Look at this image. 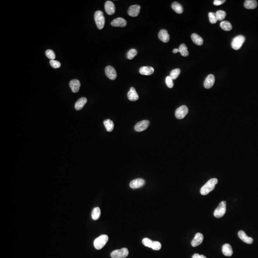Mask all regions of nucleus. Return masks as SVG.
Listing matches in <instances>:
<instances>
[{
  "instance_id": "1",
  "label": "nucleus",
  "mask_w": 258,
  "mask_h": 258,
  "mask_svg": "<svg viewBox=\"0 0 258 258\" xmlns=\"http://www.w3.org/2000/svg\"><path fill=\"white\" fill-rule=\"evenodd\" d=\"M217 183H218V180L217 178H214L210 179L201 188V194L203 195H207V194H209L210 192H211L212 190L214 189L215 185L217 184Z\"/></svg>"
},
{
  "instance_id": "2",
  "label": "nucleus",
  "mask_w": 258,
  "mask_h": 258,
  "mask_svg": "<svg viewBox=\"0 0 258 258\" xmlns=\"http://www.w3.org/2000/svg\"><path fill=\"white\" fill-rule=\"evenodd\" d=\"M95 22L99 29L101 30L103 28L105 25V19L103 13L101 11H97L94 14Z\"/></svg>"
},
{
  "instance_id": "3",
  "label": "nucleus",
  "mask_w": 258,
  "mask_h": 258,
  "mask_svg": "<svg viewBox=\"0 0 258 258\" xmlns=\"http://www.w3.org/2000/svg\"><path fill=\"white\" fill-rule=\"evenodd\" d=\"M226 212V202L223 201L218 205L214 212V216L216 218L223 217Z\"/></svg>"
},
{
  "instance_id": "4",
  "label": "nucleus",
  "mask_w": 258,
  "mask_h": 258,
  "mask_svg": "<svg viewBox=\"0 0 258 258\" xmlns=\"http://www.w3.org/2000/svg\"><path fill=\"white\" fill-rule=\"evenodd\" d=\"M108 236L107 235H102L95 239L94 246L97 249H100L106 245L108 241Z\"/></svg>"
},
{
  "instance_id": "5",
  "label": "nucleus",
  "mask_w": 258,
  "mask_h": 258,
  "mask_svg": "<svg viewBox=\"0 0 258 258\" xmlns=\"http://www.w3.org/2000/svg\"><path fill=\"white\" fill-rule=\"evenodd\" d=\"M245 38L243 35H239L237 37H235L232 41V48L233 49L236 50L242 48V45L243 44V43L245 42Z\"/></svg>"
},
{
  "instance_id": "6",
  "label": "nucleus",
  "mask_w": 258,
  "mask_h": 258,
  "mask_svg": "<svg viewBox=\"0 0 258 258\" xmlns=\"http://www.w3.org/2000/svg\"><path fill=\"white\" fill-rule=\"evenodd\" d=\"M128 255L129 250L125 248L114 250L110 254V256L112 258H125Z\"/></svg>"
},
{
  "instance_id": "7",
  "label": "nucleus",
  "mask_w": 258,
  "mask_h": 258,
  "mask_svg": "<svg viewBox=\"0 0 258 258\" xmlns=\"http://www.w3.org/2000/svg\"><path fill=\"white\" fill-rule=\"evenodd\" d=\"M188 113V109L185 105L179 107L175 111V115L178 119H182L185 117Z\"/></svg>"
},
{
  "instance_id": "8",
  "label": "nucleus",
  "mask_w": 258,
  "mask_h": 258,
  "mask_svg": "<svg viewBox=\"0 0 258 258\" xmlns=\"http://www.w3.org/2000/svg\"><path fill=\"white\" fill-rule=\"evenodd\" d=\"M150 122L148 120H143L137 123L135 126V130L137 132H141L146 130L149 127Z\"/></svg>"
},
{
  "instance_id": "9",
  "label": "nucleus",
  "mask_w": 258,
  "mask_h": 258,
  "mask_svg": "<svg viewBox=\"0 0 258 258\" xmlns=\"http://www.w3.org/2000/svg\"><path fill=\"white\" fill-rule=\"evenodd\" d=\"M105 74L107 77L109 78L110 80H114L116 79L117 77V73L114 68L110 66H108L106 67L105 70Z\"/></svg>"
},
{
  "instance_id": "10",
  "label": "nucleus",
  "mask_w": 258,
  "mask_h": 258,
  "mask_svg": "<svg viewBox=\"0 0 258 258\" xmlns=\"http://www.w3.org/2000/svg\"><path fill=\"white\" fill-rule=\"evenodd\" d=\"M145 184V181L142 178L135 179L132 180L130 184V186L131 188L136 189L141 188Z\"/></svg>"
},
{
  "instance_id": "11",
  "label": "nucleus",
  "mask_w": 258,
  "mask_h": 258,
  "mask_svg": "<svg viewBox=\"0 0 258 258\" xmlns=\"http://www.w3.org/2000/svg\"><path fill=\"white\" fill-rule=\"evenodd\" d=\"M141 6L139 5H133L128 10V14L131 17H136L140 12Z\"/></svg>"
},
{
  "instance_id": "12",
  "label": "nucleus",
  "mask_w": 258,
  "mask_h": 258,
  "mask_svg": "<svg viewBox=\"0 0 258 258\" xmlns=\"http://www.w3.org/2000/svg\"><path fill=\"white\" fill-rule=\"evenodd\" d=\"M204 239V236L201 233H197L195 236L194 238L191 242V245L193 247H195L200 245Z\"/></svg>"
},
{
  "instance_id": "13",
  "label": "nucleus",
  "mask_w": 258,
  "mask_h": 258,
  "mask_svg": "<svg viewBox=\"0 0 258 258\" xmlns=\"http://www.w3.org/2000/svg\"><path fill=\"white\" fill-rule=\"evenodd\" d=\"M215 76L212 74H210L206 78L204 81V87L207 89L211 88L215 83Z\"/></svg>"
},
{
  "instance_id": "14",
  "label": "nucleus",
  "mask_w": 258,
  "mask_h": 258,
  "mask_svg": "<svg viewBox=\"0 0 258 258\" xmlns=\"http://www.w3.org/2000/svg\"><path fill=\"white\" fill-rule=\"evenodd\" d=\"M127 24V21L123 18H117L116 19L113 20L111 22V25L114 27H126Z\"/></svg>"
},
{
  "instance_id": "15",
  "label": "nucleus",
  "mask_w": 258,
  "mask_h": 258,
  "mask_svg": "<svg viewBox=\"0 0 258 258\" xmlns=\"http://www.w3.org/2000/svg\"><path fill=\"white\" fill-rule=\"evenodd\" d=\"M238 235L240 239L246 243L250 244L253 242V239L252 238L249 237L246 235L245 232L243 231H240L238 233Z\"/></svg>"
},
{
  "instance_id": "16",
  "label": "nucleus",
  "mask_w": 258,
  "mask_h": 258,
  "mask_svg": "<svg viewBox=\"0 0 258 258\" xmlns=\"http://www.w3.org/2000/svg\"><path fill=\"white\" fill-rule=\"evenodd\" d=\"M105 9L107 14L113 15L115 12V6L113 2L108 1L105 2Z\"/></svg>"
},
{
  "instance_id": "17",
  "label": "nucleus",
  "mask_w": 258,
  "mask_h": 258,
  "mask_svg": "<svg viewBox=\"0 0 258 258\" xmlns=\"http://www.w3.org/2000/svg\"><path fill=\"white\" fill-rule=\"evenodd\" d=\"M127 97L129 100L131 102H135L139 99V96L136 91L134 88L131 87L127 94Z\"/></svg>"
},
{
  "instance_id": "18",
  "label": "nucleus",
  "mask_w": 258,
  "mask_h": 258,
  "mask_svg": "<svg viewBox=\"0 0 258 258\" xmlns=\"http://www.w3.org/2000/svg\"><path fill=\"white\" fill-rule=\"evenodd\" d=\"M159 39L164 43H167L170 40V35L168 33L167 31L165 29H162L158 34Z\"/></svg>"
},
{
  "instance_id": "19",
  "label": "nucleus",
  "mask_w": 258,
  "mask_h": 258,
  "mask_svg": "<svg viewBox=\"0 0 258 258\" xmlns=\"http://www.w3.org/2000/svg\"><path fill=\"white\" fill-rule=\"evenodd\" d=\"M70 87L72 92L74 93H77L80 90L81 87V82L77 80H72L70 83Z\"/></svg>"
},
{
  "instance_id": "20",
  "label": "nucleus",
  "mask_w": 258,
  "mask_h": 258,
  "mask_svg": "<svg viewBox=\"0 0 258 258\" xmlns=\"http://www.w3.org/2000/svg\"><path fill=\"white\" fill-rule=\"evenodd\" d=\"M155 70L151 66H142L139 70V72L141 75L149 76L154 73Z\"/></svg>"
},
{
  "instance_id": "21",
  "label": "nucleus",
  "mask_w": 258,
  "mask_h": 258,
  "mask_svg": "<svg viewBox=\"0 0 258 258\" xmlns=\"http://www.w3.org/2000/svg\"><path fill=\"white\" fill-rule=\"evenodd\" d=\"M222 253L225 256L231 257L233 253L232 248L231 245L229 244H225L222 246Z\"/></svg>"
},
{
  "instance_id": "22",
  "label": "nucleus",
  "mask_w": 258,
  "mask_h": 258,
  "mask_svg": "<svg viewBox=\"0 0 258 258\" xmlns=\"http://www.w3.org/2000/svg\"><path fill=\"white\" fill-rule=\"evenodd\" d=\"M87 99L85 97L81 98L78 99L75 104V109L80 110L83 108L84 105L87 102Z\"/></svg>"
},
{
  "instance_id": "23",
  "label": "nucleus",
  "mask_w": 258,
  "mask_h": 258,
  "mask_svg": "<svg viewBox=\"0 0 258 258\" xmlns=\"http://www.w3.org/2000/svg\"><path fill=\"white\" fill-rule=\"evenodd\" d=\"M257 6V2L255 0H246L244 2V7L246 9H255Z\"/></svg>"
},
{
  "instance_id": "24",
  "label": "nucleus",
  "mask_w": 258,
  "mask_h": 258,
  "mask_svg": "<svg viewBox=\"0 0 258 258\" xmlns=\"http://www.w3.org/2000/svg\"><path fill=\"white\" fill-rule=\"evenodd\" d=\"M191 38L195 44L198 45H202L203 44V39L199 34H193L191 35Z\"/></svg>"
},
{
  "instance_id": "25",
  "label": "nucleus",
  "mask_w": 258,
  "mask_h": 258,
  "mask_svg": "<svg viewBox=\"0 0 258 258\" xmlns=\"http://www.w3.org/2000/svg\"><path fill=\"white\" fill-rule=\"evenodd\" d=\"M172 8L175 12L178 14H181L183 12V7L182 5L178 2H174L172 3Z\"/></svg>"
},
{
  "instance_id": "26",
  "label": "nucleus",
  "mask_w": 258,
  "mask_h": 258,
  "mask_svg": "<svg viewBox=\"0 0 258 258\" xmlns=\"http://www.w3.org/2000/svg\"><path fill=\"white\" fill-rule=\"evenodd\" d=\"M104 125L108 132H111L113 131L114 125L113 122L112 120L109 119L106 120L104 121Z\"/></svg>"
},
{
  "instance_id": "27",
  "label": "nucleus",
  "mask_w": 258,
  "mask_h": 258,
  "mask_svg": "<svg viewBox=\"0 0 258 258\" xmlns=\"http://www.w3.org/2000/svg\"><path fill=\"white\" fill-rule=\"evenodd\" d=\"M220 26L223 30L226 31H231L232 28L231 23L227 21H222L220 23Z\"/></svg>"
},
{
  "instance_id": "28",
  "label": "nucleus",
  "mask_w": 258,
  "mask_h": 258,
  "mask_svg": "<svg viewBox=\"0 0 258 258\" xmlns=\"http://www.w3.org/2000/svg\"><path fill=\"white\" fill-rule=\"evenodd\" d=\"M100 215H101V211H100L99 207H96L93 210L91 214L92 218L93 220H98L100 217Z\"/></svg>"
},
{
  "instance_id": "29",
  "label": "nucleus",
  "mask_w": 258,
  "mask_h": 258,
  "mask_svg": "<svg viewBox=\"0 0 258 258\" xmlns=\"http://www.w3.org/2000/svg\"><path fill=\"white\" fill-rule=\"evenodd\" d=\"M179 52L181 53V55L183 56H188L189 55V52L188 50V48L184 44H182L179 48Z\"/></svg>"
},
{
  "instance_id": "30",
  "label": "nucleus",
  "mask_w": 258,
  "mask_h": 258,
  "mask_svg": "<svg viewBox=\"0 0 258 258\" xmlns=\"http://www.w3.org/2000/svg\"><path fill=\"white\" fill-rule=\"evenodd\" d=\"M216 13V16L217 21H222L226 16V13L222 10L217 11L216 13Z\"/></svg>"
},
{
  "instance_id": "31",
  "label": "nucleus",
  "mask_w": 258,
  "mask_h": 258,
  "mask_svg": "<svg viewBox=\"0 0 258 258\" xmlns=\"http://www.w3.org/2000/svg\"><path fill=\"white\" fill-rule=\"evenodd\" d=\"M180 70L179 69H176L173 70L170 73V77L172 78V80H175L177 79V77L179 76V75H180Z\"/></svg>"
},
{
  "instance_id": "32",
  "label": "nucleus",
  "mask_w": 258,
  "mask_h": 258,
  "mask_svg": "<svg viewBox=\"0 0 258 258\" xmlns=\"http://www.w3.org/2000/svg\"><path fill=\"white\" fill-rule=\"evenodd\" d=\"M137 51L135 49H131L128 51L127 54V57L129 59L131 60L137 55Z\"/></svg>"
},
{
  "instance_id": "33",
  "label": "nucleus",
  "mask_w": 258,
  "mask_h": 258,
  "mask_svg": "<svg viewBox=\"0 0 258 258\" xmlns=\"http://www.w3.org/2000/svg\"><path fill=\"white\" fill-rule=\"evenodd\" d=\"M209 20L210 22L212 24H215L217 22V19L216 13H214L210 12L209 14Z\"/></svg>"
},
{
  "instance_id": "34",
  "label": "nucleus",
  "mask_w": 258,
  "mask_h": 258,
  "mask_svg": "<svg viewBox=\"0 0 258 258\" xmlns=\"http://www.w3.org/2000/svg\"><path fill=\"white\" fill-rule=\"evenodd\" d=\"M45 55L48 59L51 60H54L56 58V55L54 52L52 50H47L45 51Z\"/></svg>"
},
{
  "instance_id": "35",
  "label": "nucleus",
  "mask_w": 258,
  "mask_h": 258,
  "mask_svg": "<svg viewBox=\"0 0 258 258\" xmlns=\"http://www.w3.org/2000/svg\"><path fill=\"white\" fill-rule=\"evenodd\" d=\"M152 242L153 241H152L149 238H143L142 239V242L143 245H145L146 247H149L150 248H152Z\"/></svg>"
},
{
  "instance_id": "36",
  "label": "nucleus",
  "mask_w": 258,
  "mask_h": 258,
  "mask_svg": "<svg viewBox=\"0 0 258 258\" xmlns=\"http://www.w3.org/2000/svg\"><path fill=\"white\" fill-rule=\"evenodd\" d=\"M50 64L51 66L54 69H58L61 66L60 63L55 60H51L50 61Z\"/></svg>"
},
{
  "instance_id": "37",
  "label": "nucleus",
  "mask_w": 258,
  "mask_h": 258,
  "mask_svg": "<svg viewBox=\"0 0 258 258\" xmlns=\"http://www.w3.org/2000/svg\"><path fill=\"white\" fill-rule=\"evenodd\" d=\"M161 247H162V246H161V244L160 243V242L155 241V242H152L151 248L153 250H159L161 249Z\"/></svg>"
},
{
  "instance_id": "38",
  "label": "nucleus",
  "mask_w": 258,
  "mask_h": 258,
  "mask_svg": "<svg viewBox=\"0 0 258 258\" xmlns=\"http://www.w3.org/2000/svg\"><path fill=\"white\" fill-rule=\"evenodd\" d=\"M166 84L169 88H172L173 87L174 83L172 78L170 76H168L166 77Z\"/></svg>"
},
{
  "instance_id": "39",
  "label": "nucleus",
  "mask_w": 258,
  "mask_h": 258,
  "mask_svg": "<svg viewBox=\"0 0 258 258\" xmlns=\"http://www.w3.org/2000/svg\"><path fill=\"white\" fill-rule=\"evenodd\" d=\"M225 2H226V1H225V0H215L213 3L215 5L218 6L223 4Z\"/></svg>"
},
{
  "instance_id": "40",
  "label": "nucleus",
  "mask_w": 258,
  "mask_h": 258,
  "mask_svg": "<svg viewBox=\"0 0 258 258\" xmlns=\"http://www.w3.org/2000/svg\"><path fill=\"white\" fill-rule=\"evenodd\" d=\"M192 258H207L203 255H199V254L195 253L192 256Z\"/></svg>"
},
{
  "instance_id": "41",
  "label": "nucleus",
  "mask_w": 258,
  "mask_h": 258,
  "mask_svg": "<svg viewBox=\"0 0 258 258\" xmlns=\"http://www.w3.org/2000/svg\"><path fill=\"white\" fill-rule=\"evenodd\" d=\"M173 53H174V54H175V53H178V52H179V48L178 49H177V48L174 49L173 50Z\"/></svg>"
}]
</instances>
